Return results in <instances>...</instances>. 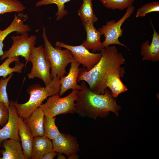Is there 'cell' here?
<instances>
[{
    "label": "cell",
    "mask_w": 159,
    "mask_h": 159,
    "mask_svg": "<svg viewBox=\"0 0 159 159\" xmlns=\"http://www.w3.org/2000/svg\"><path fill=\"white\" fill-rule=\"evenodd\" d=\"M100 52L102 56L100 61L91 69L88 71L84 67L80 68L77 82L85 81L88 85L91 91L103 94L107 88L106 85L107 76L114 70L124 74L125 70L121 66L125 64L126 61L114 45L104 47Z\"/></svg>",
    "instance_id": "obj_1"
},
{
    "label": "cell",
    "mask_w": 159,
    "mask_h": 159,
    "mask_svg": "<svg viewBox=\"0 0 159 159\" xmlns=\"http://www.w3.org/2000/svg\"><path fill=\"white\" fill-rule=\"evenodd\" d=\"M80 85L75 101L76 113L79 116L96 120L98 117H106L111 112L118 116L121 107L117 104L107 88L104 94H99L91 91L85 81H82Z\"/></svg>",
    "instance_id": "obj_2"
},
{
    "label": "cell",
    "mask_w": 159,
    "mask_h": 159,
    "mask_svg": "<svg viewBox=\"0 0 159 159\" xmlns=\"http://www.w3.org/2000/svg\"><path fill=\"white\" fill-rule=\"evenodd\" d=\"M60 80L57 77H54L51 83L44 87L39 84L29 87L27 90L30 95L28 101L23 104L14 102L19 116L23 119L29 117L48 97L59 93L61 86Z\"/></svg>",
    "instance_id": "obj_3"
},
{
    "label": "cell",
    "mask_w": 159,
    "mask_h": 159,
    "mask_svg": "<svg viewBox=\"0 0 159 159\" xmlns=\"http://www.w3.org/2000/svg\"><path fill=\"white\" fill-rule=\"evenodd\" d=\"M42 37L44 43V51L50 65L52 77H57L60 79L67 73L66 68L67 65L76 61L69 50L53 47L48 39L45 27L43 28Z\"/></svg>",
    "instance_id": "obj_4"
},
{
    "label": "cell",
    "mask_w": 159,
    "mask_h": 159,
    "mask_svg": "<svg viewBox=\"0 0 159 159\" xmlns=\"http://www.w3.org/2000/svg\"><path fill=\"white\" fill-rule=\"evenodd\" d=\"M78 90H72L67 96L60 97L59 93L48 98L47 102L39 107L45 115L55 117L60 114H73L76 112L75 101Z\"/></svg>",
    "instance_id": "obj_5"
},
{
    "label": "cell",
    "mask_w": 159,
    "mask_h": 159,
    "mask_svg": "<svg viewBox=\"0 0 159 159\" xmlns=\"http://www.w3.org/2000/svg\"><path fill=\"white\" fill-rule=\"evenodd\" d=\"M32 66L31 72L27 76L29 79L37 78L42 80L45 86L49 85L52 80L50 64L45 56L42 45L34 47L29 61Z\"/></svg>",
    "instance_id": "obj_6"
},
{
    "label": "cell",
    "mask_w": 159,
    "mask_h": 159,
    "mask_svg": "<svg viewBox=\"0 0 159 159\" xmlns=\"http://www.w3.org/2000/svg\"><path fill=\"white\" fill-rule=\"evenodd\" d=\"M12 46L8 50L5 51L1 56L2 61L7 58L21 56L24 58L26 64L29 62L32 51L34 47L37 38V36L32 35L29 36L27 32L19 35L12 36Z\"/></svg>",
    "instance_id": "obj_7"
},
{
    "label": "cell",
    "mask_w": 159,
    "mask_h": 159,
    "mask_svg": "<svg viewBox=\"0 0 159 159\" xmlns=\"http://www.w3.org/2000/svg\"><path fill=\"white\" fill-rule=\"evenodd\" d=\"M135 7L131 5L129 6L123 16L117 21L112 20L107 21L98 30L101 35H103L105 40L102 42L103 48L112 44H117L126 48L127 47L121 43L119 40V37L123 34V29L121 28L124 22L133 14Z\"/></svg>",
    "instance_id": "obj_8"
},
{
    "label": "cell",
    "mask_w": 159,
    "mask_h": 159,
    "mask_svg": "<svg viewBox=\"0 0 159 159\" xmlns=\"http://www.w3.org/2000/svg\"><path fill=\"white\" fill-rule=\"evenodd\" d=\"M55 45L69 50L76 61L82 64L83 67L88 71L91 69L99 62L102 56L100 52H90L82 44L77 46H72L58 41L56 42Z\"/></svg>",
    "instance_id": "obj_9"
},
{
    "label": "cell",
    "mask_w": 159,
    "mask_h": 159,
    "mask_svg": "<svg viewBox=\"0 0 159 159\" xmlns=\"http://www.w3.org/2000/svg\"><path fill=\"white\" fill-rule=\"evenodd\" d=\"M53 150L57 153L66 155L68 158L77 154L80 145L76 138L70 134L61 133L52 140Z\"/></svg>",
    "instance_id": "obj_10"
},
{
    "label": "cell",
    "mask_w": 159,
    "mask_h": 159,
    "mask_svg": "<svg viewBox=\"0 0 159 159\" xmlns=\"http://www.w3.org/2000/svg\"><path fill=\"white\" fill-rule=\"evenodd\" d=\"M9 115L6 123L0 129V147L2 141L6 139H13L20 141L18 134L19 115L14 104V101H10L8 108Z\"/></svg>",
    "instance_id": "obj_11"
},
{
    "label": "cell",
    "mask_w": 159,
    "mask_h": 159,
    "mask_svg": "<svg viewBox=\"0 0 159 159\" xmlns=\"http://www.w3.org/2000/svg\"><path fill=\"white\" fill-rule=\"evenodd\" d=\"M27 18V14L24 15L23 13H20L17 15L16 14L9 25L3 30L0 29V57L3 55L4 52L3 50L4 47L3 42L7 35L13 32H16L18 34H21L30 30L31 28L29 26L24 23Z\"/></svg>",
    "instance_id": "obj_12"
},
{
    "label": "cell",
    "mask_w": 159,
    "mask_h": 159,
    "mask_svg": "<svg viewBox=\"0 0 159 159\" xmlns=\"http://www.w3.org/2000/svg\"><path fill=\"white\" fill-rule=\"evenodd\" d=\"M153 33L151 43L146 40L141 45L140 54L143 61H152L155 62L159 61V34L151 22Z\"/></svg>",
    "instance_id": "obj_13"
},
{
    "label": "cell",
    "mask_w": 159,
    "mask_h": 159,
    "mask_svg": "<svg viewBox=\"0 0 159 159\" xmlns=\"http://www.w3.org/2000/svg\"><path fill=\"white\" fill-rule=\"evenodd\" d=\"M80 64L77 62L71 63L68 74L60 79L61 86L59 93L60 96H62L69 89L78 90L80 89V85L77 83V79L80 70L79 67Z\"/></svg>",
    "instance_id": "obj_14"
},
{
    "label": "cell",
    "mask_w": 159,
    "mask_h": 159,
    "mask_svg": "<svg viewBox=\"0 0 159 159\" xmlns=\"http://www.w3.org/2000/svg\"><path fill=\"white\" fill-rule=\"evenodd\" d=\"M44 114L39 107L29 117L23 120L34 138L44 135L43 127Z\"/></svg>",
    "instance_id": "obj_15"
},
{
    "label": "cell",
    "mask_w": 159,
    "mask_h": 159,
    "mask_svg": "<svg viewBox=\"0 0 159 159\" xmlns=\"http://www.w3.org/2000/svg\"><path fill=\"white\" fill-rule=\"evenodd\" d=\"M94 24L87 23L83 25L86 33V38L82 44L88 50H92L93 53L100 51L103 48L100 41V32L94 26Z\"/></svg>",
    "instance_id": "obj_16"
},
{
    "label": "cell",
    "mask_w": 159,
    "mask_h": 159,
    "mask_svg": "<svg viewBox=\"0 0 159 159\" xmlns=\"http://www.w3.org/2000/svg\"><path fill=\"white\" fill-rule=\"evenodd\" d=\"M18 134L21 143L23 152L26 159H31L34 137L24 122L23 118L19 116Z\"/></svg>",
    "instance_id": "obj_17"
},
{
    "label": "cell",
    "mask_w": 159,
    "mask_h": 159,
    "mask_svg": "<svg viewBox=\"0 0 159 159\" xmlns=\"http://www.w3.org/2000/svg\"><path fill=\"white\" fill-rule=\"evenodd\" d=\"M19 141L10 139L4 140L1 146L3 149L0 151L1 159H26Z\"/></svg>",
    "instance_id": "obj_18"
},
{
    "label": "cell",
    "mask_w": 159,
    "mask_h": 159,
    "mask_svg": "<svg viewBox=\"0 0 159 159\" xmlns=\"http://www.w3.org/2000/svg\"><path fill=\"white\" fill-rule=\"evenodd\" d=\"M124 74L118 71L114 70L110 72L106 78V85L111 92L113 97H117L120 94L127 90V86L121 81L120 78Z\"/></svg>",
    "instance_id": "obj_19"
},
{
    "label": "cell",
    "mask_w": 159,
    "mask_h": 159,
    "mask_svg": "<svg viewBox=\"0 0 159 159\" xmlns=\"http://www.w3.org/2000/svg\"><path fill=\"white\" fill-rule=\"evenodd\" d=\"M53 150L51 140L44 135L34 138L32 159H42L46 153Z\"/></svg>",
    "instance_id": "obj_20"
},
{
    "label": "cell",
    "mask_w": 159,
    "mask_h": 159,
    "mask_svg": "<svg viewBox=\"0 0 159 159\" xmlns=\"http://www.w3.org/2000/svg\"><path fill=\"white\" fill-rule=\"evenodd\" d=\"M19 57L7 58L0 65V77L5 78L14 72L21 73L25 65L19 61Z\"/></svg>",
    "instance_id": "obj_21"
},
{
    "label": "cell",
    "mask_w": 159,
    "mask_h": 159,
    "mask_svg": "<svg viewBox=\"0 0 159 159\" xmlns=\"http://www.w3.org/2000/svg\"><path fill=\"white\" fill-rule=\"evenodd\" d=\"M77 14L83 25L88 23L94 24L98 20L97 17L93 11L92 0H83V3L78 10Z\"/></svg>",
    "instance_id": "obj_22"
},
{
    "label": "cell",
    "mask_w": 159,
    "mask_h": 159,
    "mask_svg": "<svg viewBox=\"0 0 159 159\" xmlns=\"http://www.w3.org/2000/svg\"><path fill=\"white\" fill-rule=\"evenodd\" d=\"M25 9V7L18 0H0V15L7 13L20 12Z\"/></svg>",
    "instance_id": "obj_23"
},
{
    "label": "cell",
    "mask_w": 159,
    "mask_h": 159,
    "mask_svg": "<svg viewBox=\"0 0 159 159\" xmlns=\"http://www.w3.org/2000/svg\"><path fill=\"white\" fill-rule=\"evenodd\" d=\"M71 0H41L36 2L35 6H39L54 4L56 5L57 11L56 14V20L59 21L68 13V11L65 9V4Z\"/></svg>",
    "instance_id": "obj_24"
},
{
    "label": "cell",
    "mask_w": 159,
    "mask_h": 159,
    "mask_svg": "<svg viewBox=\"0 0 159 159\" xmlns=\"http://www.w3.org/2000/svg\"><path fill=\"white\" fill-rule=\"evenodd\" d=\"M55 117H49L44 115L43 127L44 135L53 140L61 134L55 123Z\"/></svg>",
    "instance_id": "obj_25"
},
{
    "label": "cell",
    "mask_w": 159,
    "mask_h": 159,
    "mask_svg": "<svg viewBox=\"0 0 159 159\" xmlns=\"http://www.w3.org/2000/svg\"><path fill=\"white\" fill-rule=\"evenodd\" d=\"M107 8L122 10L132 5L131 0H98Z\"/></svg>",
    "instance_id": "obj_26"
},
{
    "label": "cell",
    "mask_w": 159,
    "mask_h": 159,
    "mask_svg": "<svg viewBox=\"0 0 159 159\" xmlns=\"http://www.w3.org/2000/svg\"><path fill=\"white\" fill-rule=\"evenodd\" d=\"M13 75V73L9 74L7 77L3 78L0 80V103L4 104L9 108L10 101L9 100L6 92L7 84Z\"/></svg>",
    "instance_id": "obj_27"
},
{
    "label": "cell",
    "mask_w": 159,
    "mask_h": 159,
    "mask_svg": "<svg viewBox=\"0 0 159 159\" xmlns=\"http://www.w3.org/2000/svg\"><path fill=\"white\" fill-rule=\"evenodd\" d=\"M159 11V3L153 1L146 4L139 8L136 12L135 17H143L148 14L153 12Z\"/></svg>",
    "instance_id": "obj_28"
},
{
    "label": "cell",
    "mask_w": 159,
    "mask_h": 159,
    "mask_svg": "<svg viewBox=\"0 0 159 159\" xmlns=\"http://www.w3.org/2000/svg\"><path fill=\"white\" fill-rule=\"evenodd\" d=\"M8 108L4 103H0V126L3 127L7 122L9 117Z\"/></svg>",
    "instance_id": "obj_29"
},
{
    "label": "cell",
    "mask_w": 159,
    "mask_h": 159,
    "mask_svg": "<svg viewBox=\"0 0 159 159\" xmlns=\"http://www.w3.org/2000/svg\"><path fill=\"white\" fill-rule=\"evenodd\" d=\"M57 155V153L52 150L45 154L43 156L42 159H53Z\"/></svg>",
    "instance_id": "obj_30"
},
{
    "label": "cell",
    "mask_w": 159,
    "mask_h": 159,
    "mask_svg": "<svg viewBox=\"0 0 159 159\" xmlns=\"http://www.w3.org/2000/svg\"><path fill=\"white\" fill-rule=\"evenodd\" d=\"M79 158L77 154L73 155L68 158V159H77Z\"/></svg>",
    "instance_id": "obj_31"
},
{
    "label": "cell",
    "mask_w": 159,
    "mask_h": 159,
    "mask_svg": "<svg viewBox=\"0 0 159 159\" xmlns=\"http://www.w3.org/2000/svg\"><path fill=\"white\" fill-rule=\"evenodd\" d=\"M58 156L57 159H67L66 158L65 156L63 155H62V154L60 153H58L57 154Z\"/></svg>",
    "instance_id": "obj_32"
},
{
    "label": "cell",
    "mask_w": 159,
    "mask_h": 159,
    "mask_svg": "<svg viewBox=\"0 0 159 159\" xmlns=\"http://www.w3.org/2000/svg\"><path fill=\"white\" fill-rule=\"evenodd\" d=\"M131 0L132 1V2H133L135 1V0Z\"/></svg>",
    "instance_id": "obj_33"
},
{
    "label": "cell",
    "mask_w": 159,
    "mask_h": 159,
    "mask_svg": "<svg viewBox=\"0 0 159 159\" xmlns=\"http://www.w3.org/2000/svg\"><path fill=\"white\" fill-rule=\"evenodd\" d=\"M1 157L0 156V159H1Z\"/></svg>",
    "instance_id": "obj_34"
},
{
    "label": "cell",
    "mask_w": 159,
    "mask_h": 159,
    "mask_svg": "<svg viewBox=\"0 0 159 159\" xmlns=\"http://www.w3.org/2000/svg\"><path fill=\"white\" fill-rule=\"evenodd\" d=\"M157 0V1H158L159 0Z\"/></svg>",
    "instance_id": "obj_35"
}]
</instances>
